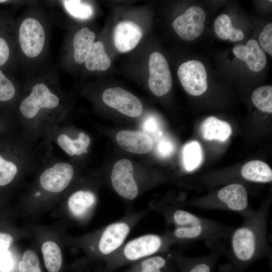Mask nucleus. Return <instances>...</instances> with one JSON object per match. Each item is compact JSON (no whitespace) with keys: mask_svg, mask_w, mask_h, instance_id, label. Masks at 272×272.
<instances>
[{"mask_svg":"<svg viewBox=\"0 0 272 272\" xmlns=\"http://www.w3.org/2000/svg\"><path fill=\"white\" fill-rule=\"evenodd\" d=\"M18 267L20 272H42L38 257L31 249L26 250L24 252L22 260L19 262Z\"/></svg>","mask_w":272,"mask_h":272,"instance_id":"33","label":"nucleus"},{"mask_svg":"<svg viewBox=\"0 0 272 272\" xmlns=\"http://www.w3.org/2000/svg\"><path fill=\"white\" fill-rule=\"evenodd\" d=\"M16 19L9 11H0V69L10 72L16 66Z\"/></svg>","mask_w":272,"mask_h":272,"instance_id":"10","label":"nucleus"},{"mask_svg":"<svg viewBox=\"0 0 272 272\" xmlns=\"http://www.w3.org/2000/svg\"><path fill=\"white\" fill-rule=\"evenodd\" d=\"M148 85L151 92L157 96L168 93L172 86V79L168 63L162 54L155 51L150 55Z\"/></svg>","mask_w":272,"mask_h":272,"instance_id":"12","label":"nucleus"},{"mask_svg":"<svg viewBox=\"0 0 272 272\" xmlns=\"http://www.w3.org/2000/svg\"><path fill=\"white\" fill-rule=\"evenodd\" d=\"M157 123L154 118L148 119L144 124V128L149 132L154 131L157 129Z\"/></svg>","mask_w":272,"mask_h":272,"instance_id":"37","label":"nucleus"},{"mask_svg":"<svg viewBox=\"0 0 272 272\" xmlns=\"http://www.w3.org/2000/svg\"><path fill=\"white\" fill-rule=\"evenodd\" d=\"M84 64L89 71H104L110 67L111 60L105 51L103 42L100 41L94 42Z\"/></svg>","mask_w":272,"mask_h":272,"instance_id":"25","label":"nucleus"},{"mask_svg":"<svg viewBox=\"0 0 272 272\" xmlns=\"http://www.w3.org/2000/svg\"><path fill=\"white\" fill-rule=\"evenodd\" d=\"M174 151L173 144L168 140L161 141L158 145L157 151L158 154L162 157L170 156Z\"/></svg>","mask_w":272,"mask_h":272,"instance_id":"36","label":"nucleus"},{"mask_svg":"<svg viewBox=\"0 0 272 272\" xmlns=\"http://www.w3.org/2000/svg\"><path fill=\"white\" fill-rule=\"evenodd\" d=\"M143 35V31L137 24L130 21L119 23L113 34L114 45L120 52H128L134 48Z\"/></svg>","mask_w":272,"mask_h":272,"instance_id":"17","label":"nucleus"},{"mask_svg":"<svg viewBox=\"0 0 272 272\" xmlns=\"http://www.w3.org/2000/svg\"><path fill=\"white\" fill-rule=\"evenodd\" d=\"M177 75L185 91L189 95L199 96L207 90V74L203 64L195 59L182 63Z\"/></svg>","mask_w":272,"mask_h":272,"instance_id":"11","label":"nucleus"},{"mask_svg":"<svg viewBox=\"0 0 272 272\" xmlns=\"http://www.w3.org/2000/svg\"><path fill=\"white\" fill-rule=\"evenodd\" d=\"M206 17L205 12L201 7L191 6L174 20L172 27L182 39L192 41L202 33Z\"/></svg>","mask_w":272,"mask_h":272,"instance_id":"13","label":"nucleus"},{"mask_svg":"<svg viewBox=\"0 0 272 272\" xmlns=\"http://www.w3.org/2000/svg\"><path fill=\"white\" fill-rule=\"evenodd\" d=\"M128 272H165L168 260L163 255H154L137 261Z\"/></svg>","mask_w":272,"mask_h":272,"instance_id":"30","label":"nucleus"},{"mask_svg":"<svg viewBox=\"0 0 272 272\" xmlns=\"http://www.w3.org/2000/svg\"><path fill=\"white\" fill-rule=\"evenodd\" d=\"M176 242L168 233L165 236L149 234L144 235L128 242L121 250L120 261H138L166 251L169 245Z\"/></svg>","mask_w":272,"mask_h":272,"instance_id":"7","label":"nucleus"},{"mask_svg":"<svg viewBox=\"0 0 272 272\" xmlns=\"http://www.w3.org/2000/svg\"><path fill=\"white\" fill-rule=\"evenodd\" d=\"M245 180L259 183L270 182L272 180V170L265 163L259 160L250 161L243 165L241 171Z\"/></svg>","mask_w":272,"mask_h":272,"instance_id":"24","label":"nucleus"},{"mask_svg":"<svg viewBox=\"0 0 272 272\" xmlns=\"http://www.w3.org/2000/svg\"><path fill=\"white\" fill-rule=\"evenodd\" d=\"M214 29L217 36L222 40L236 42L242 40L244 37L242 30L233 26L230 17L227 14H221L215 19Z\"/></svg>","mask_w":272,"mask_h":272,"instance_id":"27","label":"nucleus"},{"mask_svg":"<svg viewBox=\"0 0 272 272\" xmlns=\"http://www.w3.org/2000/svg\"><path fill=\"white\" fill-rule=\"evenodd\" d=\"M38 162L39 171L37 187L45 194H58L64 191L71 185L75 175V167L72 162L54 156L45 149Z\"/></svg>","mask_w":272,"mask_h":272,"instance_id":"5","label":"nucleus"},{"mask_svg":"<svg viewBox=\"0 0 272 272\" xmlns=\"http://www.w3.org/2000/svg\"><path fill=\"white\" fill-rule=\"evenodd\" d=\"M48 21L37 8L28 9L16 19L17 61L33 64L46 52L48 43Z\"/></svg>","mask_w":272,"mask_h":272,"instance_id":"4","label":"nucleus"},{"mask_svg":"<svg viewBox=\"0 0 272 272\" xmlns=\"http://www.w3.org/2000/svg\"><path fill=\"white\" fill-rule=\"evenodd\" d=\"M232 51L238 59L245 61L248 68L254 72L262 71L266 65V56L255 39L249 40L246 45H237Z\"/></svg>","mask_w":272,"mask_h":272,"instance_id":"18","label":"nucleus"},{"mask_svg":"<svg viewBox=\"0 0 272 272\" xmlns=\"http://www.w3.org/2000/svg\"><path fill=\"white\" fill-rule=\"evenodd\" d=\"M209 254L197 258L190 259L191 263L185 272H211V265L213 260L224 253L226 245L219 241L209 247Z\"/></svg>","mask_w":272,"mask_h":272,"instance_id":"26","label":"nucleus"},{"mask_svg":"<svg viewBox=\"0 0 272 272\" xmlns=\"http://www.w3.org/2000/svg\"><path fill=\"white\" fill-rule=\"evenodd\" d=\"M130 231V225L125 221L114 222L106 226L98 241L99 252L107 256L115 253L122 245Z\"/></svg>","mask_w":272,"mask_h":272,"instance_id":"16","label":"nucleus"},{"mask_svg":"<svg viewBox=\"0 0 272 272\" xmlns=\"http://www.w3.org/2000/svg\"><path fill=\"white\" fill-rule=\"evenodd\" d=\"M216 199L198 206L202 210H221L234 212L244 216L252 208L248 207V195L245 187L239 183L229 184L220 189Z\"/></svg>","mask_w":272,"mask_h":272,"instance_id":"8","label":"nucleus"},{"mask_svg":"<svg viewBox=\"0 0 272 272\" xmlns=\"http://www.w3.org/2000/svg\"><path fill=\"white\" fill-rule=\"evenodd\" d=\"M174 228L168 233L176 242L203 240L209 247L230 237L233 228L180 209H168L164 213Z\"/></svg>","mask_w":272,"mask_h":272,"instance_id":"3","label":"nucleus"},{"mask_svg":"<svg viewBox=\"0 0 272 272\" xmlns=\"http://www.w3.org/2000/svg\"><path fill=\"white\" fill-rule=\"evenodd\" d=\"M200 130L203 139L225 142L232 133L231 125L226 121L210 116L202 122Z\"/></svg>","mask_w":272,"mask_h":272,"instance_id":"22","label":"nucleus"},{"mask_svg":"<svg viewBox=\"0 0 272 272\" xmlns=\"http://www.w3.org/2000/svg\"><path fill=\"white\" fill-rule=\"evenodd\" d=\"M96 196L92 191L79 189L73 192L67 199V206L71 213L78 219L86 217L94 207Z\"/></svg>","mask_w":272,"mask_h":272,"instance_id":"21","label":"nucleus"},{"mask_svg":"<svg viewBox=\"0 0 272 272\" xmlns=\"http://www.w3.org/2000/svg\"><path fill=\"white\" fill-rule=\"evenodd\" d=\"M13 241V237L11 234L0 232V263L6 262L11 258L9 249Z\"/></svg>","mask_w":272,"mask_h":272,"instance_id":"34","label":"nucleus"},{"mask_svg":"<svg viewBox=\"0 0 272 272\" xmlns=\"http://www.w3.org/2000/svg\"><path fill=\"white\" fill-rule=\"evenodd\" d=\"M102 98L106 105L125 115L137 117L142 113L143 107L140 99L121 88L114 87L105 90Z\"/></svg>","mask_w":272,"mask_h":272,"instance_id":"15","label":"nucleus"},{"mask_svg":"<svg viewBox=\"0 0 272 272\" xmlns=\"http://www.w3.org/2000/svg\"><path fill=\"white\" fill-rule=\"evenodd\" d=\"M60 3L66 13L74 19L87 20L93 15V7L90 3L78 0H65Z\"/></svg>","mask_w":272,"mask_h":272,"instance_id":"29","label":"nucleus"},{"mask_svg":"<svg viewBox=\"0 0 272 272\" xmlns=\"http://www.w3.org/2000/svg\"><path fill=\"white\" fill-rule=\"evenodd\" d=\"M252 100L256 107L262 112H272V87L264 86L257 88L252 95Z\"/></svg>","mask_w":272,"mask_h":272,"instance_id":"32","label":"nucleus"},{"mask_svg":"<svg viewBox=\"0 0 272 272\" xmlns=\"http://www.w3.org/2000/svg\"><path fill=\"white\" fill-rule=\"evenodd\" d=\"M183 163L185 169L191 171L197 168L202 159V149L199 144L192 141L185 145L182 151Z\"/></svg>","mask_w":272,"mask_h":272,"instance_id":"31","label":"nucleus"},{"mask_svg":"<svg viewBox=\"0 0 272 272\" xmlns=\"http://www.w3.org/2000/svg\"><path fill=\"white\" fill-rule=\"evenodd\" d=\"M21 90L10 74L0 69V105H10L14 109Z\"/></svg>","mask_w":272,"mask_h":272,"instance_id":"23","label":"nucleus"},{"mask_svg":"<svg viewBox=\"0 0 272 272\" xmlns=\"http://www.w3.org/2000/svg\"><path fill=\"white\" fill-rule=\"evenodd\" d=\"M39 152L38 144L23 134L8 157L0 152V186L11 184L20 174L36 167Z\"/></svg>","mask_w":272,"mask_h":272,"instance_id":"6","label":"nucleus"},{"mask_svg":"<svg viewBox=\"0 0 272 272\" xmlns=\"http://www.w3.org/2000/svg\"><path fill=\"white\" fill-rule=\"evenodd\" d=\"M111 179L114 189L121 197L133 200L138 196L139 187L130 160L123 159L117 161L113 166Z\"/></svg>","mask_w":272,"mask_h":272,"instance_id":"14","label":"nucleus"},{"mask_svg":"<svg viewBox=\"0 0 272 272\" xmlns=\"http://www.w3.org/2000/svg\"><path fill=\"white\" fill-rule=\"evenodd\" d=\"M14 109L21 132L38 143L63 122L69 104L57 78L44 73L25 83Z\"/></svg>","mask_w":272,"mask_h":272,"instance_id":"1","label":"nucleus"},{"mask_svg":"<svg viewBox=\"0 0 272 272\" xmlns=\"http://www.w3.org/2000/svg\"><path fill=\"white\" fill-rule=\"evenodd\" d=\"M42 143L45 145L55 144L67 156L73 158L82 156L87 152L91 144V139L83 131L73 135L69 127L63 125V122L55 127Z\"/></svg>","mask_w":272,"mask_h":272,"instance_id":"9","label":"nucleus"},{"mask_svg":"<svg viewBox=\"0 0 272 272\" xmlns=\"http://www.w3.org/2000/svg\"><path fill=\"white\" fill-rule=\"evenodd\" d=\"M116 140L121 148L134 154L147 153L153 148L151 138L140 131L124 130L119 131L116 134Z\"/></svg>","mask_w":272,"mask_h":272,"instance_id":"19","label":"nucleus"},{"mask_svg":"<svg viewBox=\"0 0 272 272\" xmlns=\"http://www.w3.org/2000/svg\"><path fill=\"white\" fill-rule=\"evenodd\" d=\"M41 252L45 267L49 272H58L62 263V253L58 244L52 241L44 242Z\"/></svg>","mask_w":272,"mask_h":272,"instance_id":"28","label":"nucleus"},{"mask_svg":"<svg viewBox=\"0 0 272 272\" xmlns=\"http://www.w3.org/2000/svg\"><path fill=\"white\" fill-rule=\"evenodd\" d=\"M258 41L262 50L272 55V23L266 24L260 33Z\"/></svg>","mask_w":272,"mask_h":272,"instance_id":"35","label":"nucleus"},{"mask_svg":"<svg viewBox=\"0 0 272 272\" xmlns=\"http://www.w3.org/2000/svg\"><path fill=\"white\" fill-rule=\"evenodd\" d=\"M95 38V33L87 27H82L74 34L70 42V55L76 63H84Z\"/></svg>","mask_w":272,"mask_h":272,"instance_id":"20","label":"nucleus"},{"mask_svg":"<svg viewBox=\"0 0 272 272\" xmlns=\"http://www.w3.org/2000/svg\"><path fill=\"white\" fill-rule=\"evenodd\" d=\"M269 204L252 209L243 216L241 226L234 229L230 236L229 252L237 262L245 264L270 253L267 231Z\"/></svg>","mask_w":272,"mask_h":272,"instance_id":"2","label":"nucleus"}]
</instances>
